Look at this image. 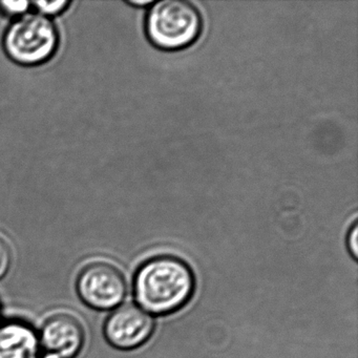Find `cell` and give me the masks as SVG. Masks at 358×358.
<instances>
[{
    "mask_svg": "<svg viewBox=\"0 0 358 358\" xmlns=\"http://www.w3.org/2000/svg\"><path fill=\"white\" fill-rule=\"evenodd\" d=\"M152 316L138 306H120L108 316L104 334L113 347L133 350L145 343L154 332Z\"/></svg>",
    "mask_w": 358,
    "mask_h": 358,
    "instance_id": "cell-5",
    "label": "cell"
},
{
    "mask_svg": "<svg viewBox=\"0 0 358 358\" xmlns=\"http://www.w3.org/2000/svg\"><path fill=\"white\" fill-rule=\"evenodd\" d=\"M38 339L34 331L22 322L0 327V358H34Z\"/></svg>",
    "mask_w": 358,
    "mask_h": 358,
    "instance_id": "cell-7",
    "label": "cell"
},
{
    "mask_svg": "<svg viewBox=\"0 0 358 358\" xmlns=\"http://www.w3.org/2000/svg\"><path fill=\"white\" fill-rule=\"evenodd\" d=\"M28 1H0V7L11 15H20L28 10Z\"/></svg>",
    "mask_w": 358,
    "mask_h": 358,
    "instance_id": "cell-10",
    "label": "cell"
},
{
    "mask_svg": "<svg viewBox=\"0 0 358 358\" xmlns=\"http://www.w3.org/2000/svg\"><path fill=\"white\" fill-rule=\"evenodd\" d=\"M144 29L157 49L179 52L200 38L203 18L200 11L185 0H161L152 3Z\"/></svg>",
    "mask_w": 358,
    "mask_h": 358,
    "instance_id": "cell-2",
    "label": "cell"
},
{
    "mask_svg": "<svg viewBox=\"0 0 358 358\" xmlns=\"http://www.w3.org/2000/svg\"><path fill=\"white\" fill-rule=\"evenodd\" d=\"M80 299L93 309L110 310L120 305L127 286L122 272L112 264L95 262L85 266L77 278Z\"/></svg>",
    "mask_w": 358,
    "mask_h": 358,
    "instance_id": "cell-4",
    "label": "cell"
},
{
    "mask_svg": "<svg viewBox=\"0 0 358 358\" xmlns=\"http://www.w3.org/2000/svg\"><path fill=\"white\" fill-rule=\"evenodd\" d=\"M69 1H53V3H47V1H38L35 3V6L38 8L39 11L45 15H57L60 12L64 11L68 6Z\"/></svg>",
    "mask_w": 358,
    "mask_h": 358,
    "instance_id": "cell-9",
    "label": "cell"
},
{
    "mask_svg": "<svg viewBox=\"0 0 358 358\" xmlns=\"http://www.w3.org/2000/svg\"><path fill=\"white\" fill-rule=\"evenodd\" d=\"M194 291L189 266L178 257L162 255L145 262L134 280V293L142 309L167 315L183 308Z\"/></svg>",
    "mask_w": 358,
    "mask_h": 358,
    "instance_id": "cell-1",
    "label": "cell"
},
{
    "mask_svg": "<svg viewBox=\"0 0 358 358\" xmlns=\"http://www.w3.org/2000/svg\"><path fill=\"white\" fill-rule=\"evenodd\" d=\"M348 246H349L350 252L356 259L358 257V227L356 221L354 222L351 229H350L349 236H348Z\"/></svg>",
    "mask_w": 358,
    "mask_h": 358,
    "instance_id": "cell-11",
    "label": "cell"
},
{
    "mask_svg": "<svg viewBox=\"0 0 358 358\" xmlns=\"http://www.w3.org/2000/svg\"><path fill=\"white\" fill-rule=\"evenodd\" d=\"M39 341L49 355L74 358L85 343V329L72 314H54L43 324Z\"/></svg>",
    "mask_w": 358,
    "mask_h": 358,
    "instance_id": "cell-6",
    "label": "cell"
},
{
    "mask_svg": "<svg viewBox=\"0 0 358 358\" xmlns=\"http://www.w3.org/2000/svg\"><path fill=\"white\" fill-rule=\"evenodd\" d=\"M45 358H56V357H54V356H52V355H48V357H45Z\"/></svg>",
    "mask_w": 358,
    "mask_h": 358,
    "instance_id": "cell-12",
    "label": "cell"
},
{
    "mask_svg": "<svg viewBox=\"0 0 358 358\" xmlns=\"http://www.w3.org/2000/svg\"><path fill=\"white\" fill-rule=\"evenodd\" d=\"M3 45L8 56L14 62L24 66H36L55 54L57 30L45 16L27 15L8 29Z\"/></svg>",
    "mask_w": 358,
    "mask_h": 358,
    "instance_id": "cell-3",
    "label": "cell"
},
{
    "mask_svg": "<svg viewBox=\"0 0 358 358\" xmlns=\"http://www.w3.org/2000/svg\"><path fill=\"white\" fill-rule=\"evenodd\" d=\"M12 264V251L9 244L0 238V280L9 272Z\"/></svg>",
    "mask_w": 358,
    "mask_h": 358,
    "instance_id": "cell-8",
    "label": "cell"
}]
</instances>
